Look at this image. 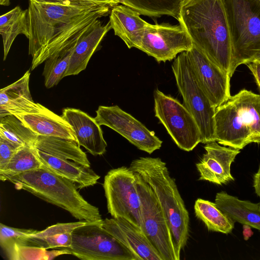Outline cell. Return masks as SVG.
<instances>
[{
	"label": "cell",
	"mask_w": 260,
	"mask_h": 260,
	"mask_svg": "<svg viewBox=\"0 0 260 260\" xmlns=\"http://www.w3.org/2000/svg\"><path fill=\"white\" fill-rule=\"evenodd\" d=\"M129 168L139 174L154 192L170 228L176 252L180 257L181 250L189 237V214L166 162L158 157H141L133 160Z\"/></svg>",
	"instance_id": "4"
},
{
	"label": "cell",
	"mask_w": 260,
	"mask_h": 260,
	"mask_svg": "<svg viewBox=\"0 0 260 260\" xmlns=\"http://www.w3.org/2000/svg\"><path fill=\"white\" fill-rule=\"evenodd\" d=\"M231 27L234 53L230 72L246 64L260 47V0H223Z\"/></svg>",
	"instance_id": "6"
},
{
	"label": "cell",
	"mask_w": 260,
	"mask_h": 260,
	"mask_svg": "<svg viewBox=\"0 0 260 260\" xmlns=\"http://www.w3.org/2000/svg\"><path fill=\"white\" fill-rule=\"evenodd\" d=\"M11 260H49L63 254H69L63 249L48 251L46 249L12 243L3 249Z\"/></svg>",
	"instance_id": "32"
},
{
	"label": "cell",
	"mask_w": 260,
	"mask_h": 260,
	"mask_svg": "<svg viewBox=\"0 0 260 260\" xmlns=\"http://www.w3.org/2000/svg\"><path fill=\"white\" fill-rule=\"evenodd\" d=\"M38 154L43 165L77 184L79 188L93 186L100 178L90 167L71 160L58 158L39 150Z\"/></svg>",
	"instance_id": "23"
},
{
	"label": "cell",
	"mask_w": 260,
	"mask_h": 260,
	"mask_svg": "<svg viewBox=\"0 0 260 260\" xmlns=\"http://www.w3.org/2000/svg\"><path fill=\"white\" fill-rule=\"evenodd\" d=\"M38 136L15 115L0 118V137L18 147L35 146Z\"/></svg>",
	"instance_id": "29"
},
{
	"label": "cell",
	"mask_w": 260,
	"mask_h": 260,
	"mask_svg": "<svg viewBox=\"0 0 260 260\" xmlns=\"http://www.w3.org/2000/svg\"><path fill=\"white\" fill-rule=\"evenodd\" d=\"M135 173L141 203V230L162 260H179L170 228L154 192L140 175Z\"/></svg>",
	"instance_id": "10"
},
{
	"label": "cell",
	"mask_w": 260,
	"mask_h": 260,
	"mask_svg": "<svg viewBox=\"0 0 260 260\" xmlns=\"http://www.w3.org/2000/svg\"><path fill=\"white\" fill-rule=\"evenodd\" d=\"M37 2L70 5H101L112 8L120 4L119 0H29Z\"/></svg>",
	"instance_id": "34"
},
{
	"label": "cell",
	"mask_w": 260,
	"mask_h": 260,
	"mask_svg": "<svg viewBox=\"0 0 260 260\" xmlns=\"http://www.w3.org/2000/svg\"><path fill=\"white\" fill-rule=\"evenodd\" d=\"M183 105L196 120L202 136V143L215 141V108L202 88L189 62L186 51L180 53L172 64Z\"/></svg>",
	"instance_id": "7"
},
{
	"label": "cell",
	"mask_w": 260,
	"mask_h": 260,
	"mask_svg": "<svg viewBox=\"0 0 260 260\" xmlns=\"http://www.w3.org/2000/svg\"><path fill=\"white\" fill-rule=\"evenodd\" d=\"M196 216L210 231L228 234L234 228L235 221L221 211L215 203L198 199L194 203Z\"/></svg>",
	"instance_id": "28"
},
{
	"label": "cell",
	"mask_w": 260,
	"mask_h": 260,
	"mask_svg": "<svg viewBox=\"0 0 260 260\" xmlns=\"http://www.w3.org/2000/svg\"><path fill=\"white\" fill-rule=\"evenodd\" d=\"M35 147L38 150L51 155L90 167L86 154L74 140L58 137L38 136Z\"/></svg>",
	"instance_id": "25"
},
{
	"label": "cell",
	"mask_w": 260,
	"mask_h": 260,
	"mask_svg": "<svg viewBox=\"0 0 260 260\" xmlns=\"http://www.w3.org/2000/svg\"><path fill=\"white\" fill-rule=\"evenodd\" d=\"M245 64L253 75L256 83L260 90V61L252 60Z\"/></svg>",
	"instance_id": "36"
},
{
	"label": "cell",
	"mask_w": 260,
	"mask_h": 260,
	"mask_svg": "<svg viewBox=\"0 0 260 260\" xmlns=\"http://www.w3.org/2000/svg\"><path fill=\"white\" fill-rule=\"evenodd\" d=\"M153 95L155 116L179 148L192 150L202 141L200 130L193 116L183 104L170 95L156 89Z\"/></svg>",
	"instance_id": "11"
},
{
	"label": "cell",
	"mask_w": 260,
	"mask_h": 260,
	"mask_svg": "<svg viewBox=\"0 0 260 260\" xmlns=\"http://www.w3.org/2000/svg\"><path fill=\"white\" fill-rule=\"evenodd\" d=\"M0 179L11 182L17 189L27 191L66 210L79 221L91 222L102 219L99 208L83 198L75 183L44 165L14 175L0 174Z\"/></svg>",
	"instance_id": "3"
},
{
	"label": "cell",
	"mask_w": 260,
	"mask_h": 260,
	"mask_svg": "<svg viewBox=\"0 0 260 260\" xmlns=\"http://www.w3.org/2000/svg\"><path fill=\"white\" fill-rule=\"evenodd\" d=\"M252 60H257L260 61V47L253 53L251 58L249 61Z\"/></svg>",
	"instance_id": "39"
},
{
	"label": "cell",
	"mask_w": 260,
	"mask_h": 260,
	"mask_svg": "<svg viewBox=\"0 0 260 260\" xmlns=\"http://www.w3.org/2000/svg\"><path fill=\"white\" fill-rule=\"evenodd\" d=\"M43 165L36 147L23 146L16 151L0 174L14 175L38 169Z\"/></svg>",
	"instance_id": "31"
},
{
	"label": "cell",
	"mask_w": 260,
	"mask_h": 260,
	"mask_svg": "<svg viewBox=\"0 0 260 260\" xmlns=\"http://www.w3.org/2000/svg\"><path fill=\"white\" fill-rule=\"evenodd\" d=\"M215 203L221 211L235 222L260 230V203L241 200L224 191L216 193Z\"/></svg>",
	"instance_id": "24"
},
{
	"label": "cell",
	"mask_w": 260,
	"mask_h": 260,
	"mask_svg": "<svg viewBox=\"0 0 260 260\" xmlns=\"http://www.w3.org/2000/svg\"><path fill=\"white\" fill-rule=\"evenodd\" d=\"M253 186L255 190V193L260 198V165L257 172L253 175Z\"/></svg>",
	"instance_id": "37"
},
{
	"label": "cell",
	"mask_w": 260,
	"mask_h": 260,
	"mask_svg": "<svg viewBox=\"0 0 260 260\" xmlns=\"http://www.w3.org/2000/svg\"><path fill=\"white\" fill-rule=\"evenodd\" d=\"M19 148V147L0 137V171L6 167L13 155Z\"/></svg>",
	"instance_id": "35"
},
{
	"label": "cell",
	"mask_w": 260,
	"mask_h": 260,
	"mask_svg": "<svg viewBox=\"0 0 260 260\" xmlns=\"http://www.w3.org/2000/svg\"><path fill=\"white\" fill-rule=\"evenodd\" d=\"M10 0H0V4L2 6H8L10 5Z\"/></svg>",
	"instance_id": "40"
},
{
	"label": "cell",
	"mask_w": 260,
	"mask_h": 260,
	"mask_svg": "<svg viewBox=\"0 0 260 260\" xmlns=\"http://www.w3.org/2000/svg\"><path fill=\"white\" fill-rule=\"evenodd\" d=\"M0 33L3 38L4 60H5L11 46L19 35L28 38L29 30L27 9L23 10L16 6L0 17Z\"/></svg>",
	"instance_id": "27"
},
{
	"label": "cell",
	"mask_w": 260,
	"mask_h": 260,
	"mask_svg": "<svg viewBox=\"0 0 260 260\" xmlns=\"http://www.w3.org/2000/svg\"><path fill=\"white\" fill-rule=\"evenodd\" d=\"M215 141L242 149L260 144V95L246 89L231 96L215 109Z\"/></svg>",
	"instance_id": "5"
},
{
	"label": "cell",
	"mask_w": 260,
	"mask_h": 260,
	"mask_svg": "<svg viewBox=\"0 0 260 260\" xmlns=\"http://www.w3.org/2000/svg\"><path fill=\"white\" fill-rule=\"evenodd\" d=\"M140 15L123 5L115 6L110 13L109 22L115 35L119 37L129 49H139L148 24Z\"/></svg>",
	"instance_id": "19"
},
{
	"label": "cell",
	"mask_w": 260,
	"mask_h": 260,
	"mask_svg": "<svg viewBox=\"0 0 260 260\" xmlns=\"http://www.w3.org/2000/svg\"><path fill=\"white\" fill-rule=\"evenodd\" d=\"M90 25L74 36L45 61L43 75L46 88H50L57 85L64 77L76 44L82 35Z\"/></svg>",
	"instance_id": "26"
},
{
	"label": "cell",
	"mask_w": 260,
	"mask_h": 260,
	"mask_svg": "<svg viewBox=\"0 0 260 260\" xmlns=\"http://www.w3.org/2000/svg\"><path fill=\"white\" fill-rule=\"evenodd\" d=\"M101 5H70L29 1L28 54L31 70L45 62L74 36L110 13Z\"/></svg>",
	"instance_id": "1"
},
{
	"label": "cell",
	"mask_w": 260,
	"mask_h": 260,
	"mask_svg": "<svg viewBox=\"0 0 260 260\" xmlns=\"http://www.w3.org/2000/svg\"><path fill=\"white\" fill-rule=\"evenodd\" d=\"M120 3L132 8L141 15L150 17L162 15L178 19L180 7L183 0H119Z\"/></svg>",
	"instance_id": "30"
},
{
	"label": "cell",
	"mask_w": 260,
	"mask_h": 260,
	"mask_svg": "<svg viewBox=\"0 0 260 260\" xmlns=\"http://www.w3.org/2000/svg\"><path fill=\"white\" fill-rule=\"evenodd\" d=\"M204 148L206 153L196 164L199 179L218 185L234 181L231 166L240 150L220 146L216 141L206 143Z\"/></svg>",
	"instance_id": "15"
},
{
	"label": "cell",
	"mask_w": 260,
	"mask_h": 260,
	"mask_svg": "<svg viewBox=\"0 0 260 260\" xmlns=\"http://www.w3.org/2000/svg\"><path fill=\"white\" fill-rule=\"evenodd\" d=\"M103 187L111 216L123 218L141 229V203L136 173L125 166L110 170L105 176Z\"/></svg>",
	"instance_id": "9"
},
{
	"label": "cell",
	"mask_w": 260,
	"mask_h": 260,
	"mask_svg": "<svg viewBox=\"0 0 260 260\" xmlns=\"http://www.w3.org/2000/svg\"><path fill=\"white\" fill-rule=\"evenodd\" d=\"M111 29L109 21L103 24L98 19L84 31L76 45L64 77L78 75L85 70L91 57Z\"/></svg>",
	"instance_id": "20"
},
{
	"label": "cell",
	"mask_w": 260,
	"mask_h": 260,
	"mask_svg": "<svg viewBox=\"0 0 260 260\" xmlns=\"http://www.w3.org/2000/svg\"><path fill=\"white\" fill-rule=\"evenodd\" d=\"M94 118L100 125L113 129L139 149L149 154L161 147L162 141L153 131L117 105L100 106Z\"/></svg>",
	"instance_id": "13"
},
{
	"label": "cell",
	"mask_w": 260,
	"mask_h": 260,
	"mask_svg": "<svg viewBox=\"0 0 260 260\" xmlns=\"http://www.w3.org/2000/svg\"><path fill=\"white\" fill-rule=\"evenodd\" d=\"M61 116L70 124L80 146L93 155H101L106 151L107 143L102 130L95 118L77 109L67 108Z\"/></svg>",
	"instance_id": "17"
},
{
	"label": "cell",
	"mask_w": 260,
	"mask_h": 260,
	"mask_svg": "<svg viewBox=\"0 0 260 260\" xmlns=\"http://www.w3.org/2000/svg\"><path fill=\"white\" fill-rule=\"evenodd\" d=\"M102 227L134 252L139 260H162L141 229L123 218L103 219Z\"/></svg>",
	"instance_id": "16"
},
{
	"label": "cell",
	"mask_w": 260,
	"mask_h": 260,
	"mask_svg": "<svg viewBox=\"0 0 260 260\" xmlns=\"http://www.w3.org/2000/svg\"><path fill=\"white\" fill-rule=\"evenodd\" d=\"M193 43L179 24H148L139 50L153 57L158 62L171 61L178 54L190 50Z\"/></svg>",
	"instance_id": "12"
},
{
	"label": "cell",
	"mask_w": 260,
	"mask_h": 260,
	"mask_svg": "<svg viewBox=\"0 0 260 260\" xmlns=\"http://www.w3.org/2000/svg\"><path fill=\"white\" fill-rule=\"evenodd\" d=\"M29 71L0 90V118L10 114L36 113L44 106L35 103L29 88Z\"/></svg>",
	"instance_id": "18"
},
{
	"label": "cell",
	"mask_w": 260,
	"mask_h": 260,
	"mask_svg": "<svg viewBox=\"0 0 260 260\" xmlns=\"http://www.w3.org/2000/svg\"><path fill=\"white\" fill-rule=\"evenodd\" d=\"M186 52L202 88L216 109L231 96V77L194 45Z\"/></svg>",
	"instance_id": "14"
},
{
	"label": "cell",
	"mask_w": 260,
	"mask_h": 260,
	"mask_svg": "<svg viewBox=\"0 0 260 260\" xmlns=\"http://www.w3.org/2000/svg\"><path fill=\"white\" fill-rule=\"evenodd\" d=\"M15 115L38 136L58 137L77 142L70 124L61 116L45 107L38 112Z\"/></svg>",
	"instance_id": "21"
},
{
	"label": "cell",
	"mask_w": 260,
	"mask_h": 260,
	"mask_svg": "<svg viewBox=\"0 0 260 260\" xmlns=\"http://www.w3.org/2000/svg\"><path fill=\"white\" fill-rule=\"evenodd\" d=\"M251 227L247 224L243 225V236L244 239L247 241L253 235V232L251 230Z\"/></svg>",
	"instance_id": "38"
},
{
	"label": "cell",
	"mask_w": 260,
	"mask_h": 260,
	"mask_svg": "<svg viewBox=\"0 0 260 260\" xmlns=\"http://www.w3.org/2000/svg\"><path fill=\"white\" fill-rule=\"evenodd\" d=\"M86 221L57 223L44 230L22 237L15 243L45 249H57L71 245L73 231L87 223Z\"/></svg>",
	"instance_id": "22"
},
{
	"label": "cell",
	"mask_w": 260,
	"mask_h": 260,
	"mask_svg": "<svg viewBox=\"0 0 260 260\" xmlns=\"http://www.w3.org/2000/svg\"><path fill=\"white\" fill-rule=\"evenodd\" d=\"M103 219L87 222L75 229L66 250L82 260H139L138 256L102 226Z\"/></svg>",
	"instance_id": "8"
},
{
	"label": "cell",
	"mask_w": 260,
	"mask_h": 260,
	"mask_svg": "<svg viewBox=\"0 0 260 260\" xmlns=\"http://www.w3.org/2000/svg\"><path fill=\"white\" fill-rule=\"evenodd\" d=\"M34 229H19L0 223V245L3 249L20 238L36 233Z\"/></svg>",
	"instance_id": "33"
},
{
	"label": "cell",
	"mask_w": 260,
	"mask_h": 260,
	"mask_svg": "<svg viewBox=\"0 0 260 260\" xmlns=\"http://www.w3.org/2000/svg\"><path fill=\"white\" fill-rule=\"evenodd\" d=\"M177 20L193 45L230 77L234 44L223 0H183Z\"/></svg>",
	"instance_id": "2"
}]
</instances>
